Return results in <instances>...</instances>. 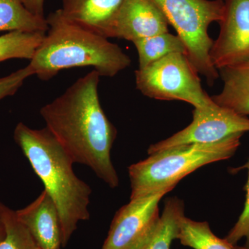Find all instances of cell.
I'll return each mask as SVG.
<instances>
[{"instance_id": "30bf717a", "label": "cell", "mask_w": 249, "mask_h": 249, "mask_svg": "<svg viewBox=\"0 0 249 249\" xmlns=\"http://www.w3.org/2000/svg\"><path fill=\"white\" fill-rule=\"evenodd\" d=\"M164 14L151 0H124L109 31V38L134 41L169 32Z\"/></svg>"}, {"instance_id": "e0dca14e", "label": "cell", "mask_w": 249, "mask_h": 249, "mask_svg": "<svg viewBox=\"0 0 249 249\" xmlns=\"http://www.w3.org/2000/svg\"><path fill=\"white\" fill-rule=\"evenodd\" d=\"M178 239L181 245L194 249H236L225 239L217 237L207 222H196L183 216Z\"/></svg>"}, {"instance_id": "d6986e66", "label": "cell", "mask_w": 249, "mask_h": 249, "mask_svg": "<svg viewBox=\"0 0 249 249\" xmlns=\"http://www.w3.org/2000/svg\"><path fill=\"white\" fill-rule=\"evenodd\" d=\"M0 221L5 228V236L0 241V249H38L25 226L19 220L16 211L0 201Z\"/></svg>"}, {"instance_id": "3957f363", "label": "cell", "mask_w": 249, "mask_h": 249, "mask_svg": "<svg viewBox=\"0 0 249 249\" xmlns=\"http://www.w3.org/2000/svg\"><path fill=\"white\" fill-rule=\"evenodd\" d=\"M46 19L48 30L28 65L39 79L47 81L62 70L86 67L111 78L130 66V58L119 45L70 22L60 9Z\"/></svg>"}, {"instance_id": "44dd1931", "label": "cell", "mask_w": 249, "mask_h": 249, "mask_svg": "<svg viewBox=\"0 0 249 249\" xmlns=\"http://www.w3.org/2000/svg\"><path fill=\"white\" fill-rule=\"evenodd\" d=\"M34 76L29 65L8 76L0 78V102L17 92L28 78Z\"/></svg>"}, {"instance_id": "9a60e30c", "label": "cell", "mask_w": 249, "mask_h": 249, "mask_svg": "<svg viewBox=\"0 0 249 249\" xmlns=\"http://www.w3.org/2000/svg\"><path fill=\"white\" fill-rule=\"evenodd\" d=\"M139 58V69L145 68L170 54L180 53L186 55L184 42L178 35L163 33L145 37L133 42Z\"/></svg>"}, {"instance_id": "5bb4252c", "label": "cell", "mask_w": 249, "mask_h": 249, "mask_svg": "<svg viewBox=\"0 0 249 249\" xmlns=\"http://www.w3.org/2000/svg\"><path fill=\"white\" fill-rule=\"evenodd\" d=\"M47 30V19L33 14L22 0H0V33L16 31L46 33Z\"/></svg>"}, {"instance_id": "2e32d148", "label": "cell", "mask_w": 249, "mask_h": 249, "mask_svg": "<svg viewBox=\"0 0 249 249\" xmlns=\"http://www.w3.org/2000/svg\"><path fill=\"white\" fill-rule=\"evenodd\" d=\"M184 215L183 201L178 197L168 198L153 235L142 249H170L178 239L180 222Z\"/></svg>"}, {"instance_id": "603a6c76", "label": "cell", "mask_w": 249, "mask_h": 249, "mask_svg": "<svg viewBox=\"0 0 249 249\" xmlns=\"http://www.w3.org/2000/svg\"><path fill=\"white\" fill-rule=\"evenodd\" d=\"M5 234H6V232H5L4 224H3V223L0 221V241L3 240V238L4 237Z\"/></svg>"}, {"instance_id": "8992f818", "label": "cell", "mask_w": 249, "mask_h": 249, "mask_svg": "<svg viewBox=\"0 0 249 249\" xmlns=\"http://www.w3.org/2000/svg\"><path fill=\"white\" fill-rule=\"evenodd\" d=\"M137 89L159 101H180L198 109L217 106L203 89L199 73L186 54H170L135 71Z\"/></svg>"}, {"instance_id": "5b68a950", "label": "cell", "mask_w": 249, "mask_h": 249, "mask_svg": "<svg viewBox=\"0 0 249 249\" xmlns=\"http://www.w3.org/2000/svg\"><path fill=\"white\" fill-rule=\"evenodd\" d=\"M164 14L184 42L186 56L199 74L213 86L219 77L211 61L214 40L209 35L212 23L222 19L223 0H151Z\"/></svg>"}, {"instance_id": "6da1fadb", "label": "cell", "mask_w": 249, "mask_h": 249, "mask_svg": "<svg viewBox=\"0 0 249 249\" xmlns=\"http://www.w3.org/2000/svg\"><path fill=\"white\" fill-rule=\"evenodd\" d=\"M99 73L93 70L41 108L46 127L74 163L89 167L111 188L119 179L111 160L117 130L101 107Z\"/></svg>"}, {"instance_id": "9c48e42d", "label": "cell", "mask_w": 249, "mask_h": 249, "mask_svg": "<svg viewBox=\"0 0 249 249\" xmlns=\"http://www.w3.org/2000/svg\"><path fill=\"white\" fill-rule=\"evenodd\" d=\"M223 1L220 30L210 53L217 70L249 61V0Z\"/></svg>"}, {"instance_id": "ffe728a7", "label": "cell", "mask_w": 249, "mask_h": 249, "mask_svg": "<svg viewBox=\"0 0 249 249\" xmlns=\"http://www.w3.org/2000/svg\"><path fill=\"white\" fill-rule=\"evenodd\" d=\"M243 169L248 170V179L245 186V207L237 222L225 237V240L236 249H249V158L245 165L232 169V172H239Z\"/></svg>"}, {"instance_id": "7402d4cb", "label": "cell", "mask_w": 249, "mask_h": 249, "mask_svg": "<svg viewBox=\"0 0 249 249\" xmlns=\"http://www.w3.org/2000/svg\"><path fill=\"white\" fill-rule=\"evenodd\" d=\"M24 6L33 14L40 18H45V0H22Z\"/></svg>"}, {"instance_id": "ac0fdd59", "label": "cell", "mask_w": 249, "mask_h": 249, "mask_svg": "<svg viewBox=\"0 0 249 249\" xmlns=\"http://www.w3.org/2000/svg\"><path fill=\"white\" fill-rule=\"evenodd\" d=\"M46 33L16 31L0 36V62L16 58L31 60Z\"/></svg>"}, {"instance_id": "52a82bcc", "label": "cell", "mask_w": 249, "mask_h": 249, "mask_svg": "<svg viewBox=\"0 0 249 249\" xmlns=\"http://www.w3.org/2000/svg\"><path fill=\"white\" fill-rule=\"evenodd\" d=\"M163 189L130 199L114 215L102 249H142L153 235L160 220L159 204Z\"/></svg>"}, {"instance_id": "4fadbf2b", "label": "cell", "mask_w": 249, "mask_h": 249, "mask_svg": "<svg viewBox=\"0 0 249 249\" xmlns=\"http://www.w3.org/2000/svg\"><path fill=\"white\" fill-rule=\"evenodd\" d=\"M224 85L221 92L211 96L213 102L240 114L249 116V61L218 70Z\"/></svg>"}, {"instance_id": "ba28073f", "label": "cell", "mask_w": 249, "mask_h": 249, "mask_svg": "<svg viewBox=\"0 0 249 249\" xmlns=\"http://www.w3.org/2000/svg\"><path fill=\"white\" fill-rule=\"evenodd\" d=\"M249 132V118L231 109L215 106L211 109L194 108L193 121L186 128L169 138L152 144L148 155L178 145L195 143H212L232 134Z\"/></svg>"}, {"instance_id": "7c38bea8", "label": "cell", "mask_w": 249, "mask_h": 249, "mask_svg": "<svg viewBox=\"0 0 249 249\" xmlns=\"http://www.w3.org/2000/svg\"><path fill=\"white\" fill-rule=\"evenodd\" d=\"M124 0H62V16L70 22L109 38Z\"/></svg>"}, {"instance_id": "277c9868", "label": "cell", "mask_w": 249, "mask_h": 249, "mask_svg": "<svg viewBox=\"0 0 249 249\" xmlns=\"http://www.w3.org/2000/svg\"><path fill=\"white\" fill-rule=\"evenodd\" d=\"M244 134H232L212 143L178 145L149 155L128 168L130 199L163 189L173 190L195 170L209 163L229 160L235 155Z\"/></svg>"}, {"instance_id": "cb8c5ba5", "label": "cell", "mask_w": 249, "mask_h": 249, "mask_svg": "<svg viewBox=\"0 0 249 249\" xmlns=\"http://www.w3.org/2000/svg\"><path fill=\"white\" fill-rule=\"evenodd\" d=\"M38 249H40L38 248Z\"/></svg>"}, {"instance_id": "8fae6325", "label": "cell", "mask_w": 249, "mask_h": 249, "mask_svg": "<svg viewBox=\"0 0 249 249\" xmlns=\"http://www.w3.org/2000/svg\"><path fill=\"white\" fill-rule=\"evenodd\" d=\"M16 212L18 219L27 228L39 249L61 248V227L58 210L45 190L32 203Z\"/></svg>"}, {"instance_id": "7a4b0ae2", "label": "cell", "mask_w": 249, "mask_h": 249, "mask_svg": "<svg viewBox=\"0 0 249 249\" xmlns=\"http://www.w3.org/2000/svg\"><path fill=\"white\" fill-rule=\"evenodd\" d=\"M14 140L56 205L66 247L78 223L89 219L91 187L75 175L71 157L47 127L34 129L19 123Z\"/></svg>"}]
</instances>
